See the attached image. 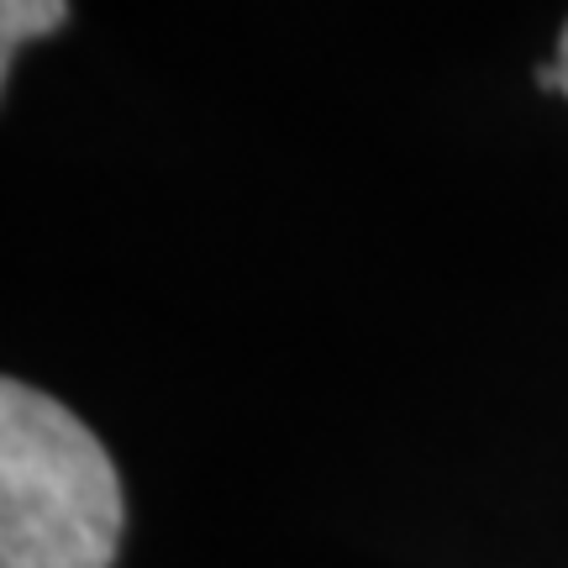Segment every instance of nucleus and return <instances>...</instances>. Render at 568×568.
Masks as SVG:
<instances>
[{
    "mask_svg": "<svg viewBox=\"0 0 568 568\" xmlns=\"http://www.w3.org/2000/svg\"><path fill=\"white\" fill-rule=\"evenodd\" d=\"M126 506L116 464L74 410L0 385V568H111Z\"/></svg>",
    "mask_w": 568,
    "mask_h": 568,
    "instance_id": "1",
    "label": "nucleus"
},
{
    "mask_svg": "<svg viewBox=\"0 0 568 568\" xmlns=\"http://www.w3.org/2000/svg\"><path fill=\"white\" fill-rule=\"evenodd\" d=\"M63 21H69V0H0V69H6V80H11L21 42L48 38Z\"/></svg>",
    "mask_w": 568,
    "mask_h": 568,
    "instance_id": "2",
    "label": "nucleus"
},
{
    "mask_svg": "<svg viewBox=\"0 0 568 568\" xmlns=\"http://www.w3.org/2000/svg\"><path fill=\"white\" fill-rule=\"evenodd\" d=\"M558 84H564V95H568V21H564V38H558Z\"/></svg>",
    "mask_w": 568,
    "mask_h": 568,
    "instance_id": "3",
    "label": "nucleus"
}]
</instances>
